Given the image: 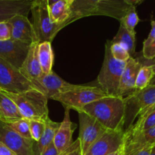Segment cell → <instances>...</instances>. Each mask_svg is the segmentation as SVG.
<instances>
[{"mask_svg":"<svg viewBox=\"0 0 155 155\" xmlns=\"http://www.w3.org/2000/svg\"><path fill=\"white\" fill-rule=\"evenodd\" d=\"M81 110L95 118L106 130L124 131L126 102L122 97L107 95L87 104Z\"/></svg>","mask_w":155,"mask_h":155,"instance_id":"obj_1","label":"cell"},{"mask_svg":"<svg viewBox=\"0 0 155 155\" xmlns=\"http://www.w3.org/2000/svg\"><path fill=\"white\" fill-rule=\"evenodd\" d=\"M2 92L15 103L23 118L44 122L49 118L48 98L37 89L22 93Z\"/></svg>","mask_w":155,"mask_h":155,"instance_id":"obj_2","label":"cell"},{"mask_svg":"<svg viewBox=\"0 0 155 155\" xmlns=\"http://www.w3.org/2000/svg\"><path fill=\"white\" fill-rule=\"evenodd\" d=\"M110 44V41L108 40L105 44L104 59L97 77V83L108 95L118 96L117 91L127 61H119L112 57Z\"/></svg>","mask_w":155,"mask_h":155,"instance_id":"obj_3","label":"cell"},{"mask_svg":"<svg viewBox=\"0 0 155 155\" xmlns=\"http://www.w3.org/2000/svg\"><path fill=\"white\" fill-rule=\"evenodd\" d=\"M30 12L33 18L32 24L39 42H51L62 27L50 21L47 0H32Z\"/></svg>","mask_w":155,"mask_h":155,"instance_id":"obj_4","label":"cell"},{"mask_svg":"<svg viewBox=\"0 0 155 155\" xmlns=\"http://www.w3.org/2000/svg\"><path fill=\"white\" fill-rule=\"evenodd\" d=\"M107 95L100 87L83 85L80 89L65 93L56 94L52 96L50 99L60 102L65 108L73 109L78 112L87 104Z\"/></svg>","mask_w":155,"mask_h":155,"instance_id":"obj_5","label":"cell"},{"mask_svg":"<svg viewBox=\"0 0 155 155\" xmlns=\"http://www.w3.org/2000/svg\"><path fill=\"white\" fill-rule=\"evenodd\" d=\"M124 99L126 102L125 132L133 125L135 120L141 112L155 104V85H149L144 89L137 90Z\"/></svg>","mask_w":155,"mask_h":155,"instance_id":"obj_6","label":"cell"},{"mask_svg":"<svg viewBox=\"0 0 155 155\" xmlns=\"http://www.w3.org/2000/svg\"><path fill=\"white\" fill-rule=\"evenodd\" d=\"M36 89L21 71L0 58V90L12 93H22Z\"/></svg>","mask_w":155,"mask_h":155,"instance_id":"obj_7","label":"cell"},{"mask_svg":"<svg viewBox=\"0 0 155 155\" xmlns=\"http://www.w3.org/2000/svg\"><path fill=\"white\" fill-rule=\"evenodd\" d=\"M79 119V136L82 155L87 152L88 148L103 136L106 129L97 120L84 111H78Z\"/></svg>","mask_w":155,"mask_h":155,"instance_id":"obj_8","label":"cell"},{"mask_svg":"<svg viewBox=\"0 0 155 155\" xmlns=\"http://www.w3.org/2000/svg\"><path fill=\"white\" fill-rule=\"evenodd\" d=\"M31 83L36 89L46 95L48 99H50L52 96L56 94L65 93L80 89L83 86V85H74L68 83L53 71L49 74H43Z\"/></svg>","mask_w":155,"mask_h":155,"instance_id":"obj_9","label":"cell"},{"mask_svg":"<svg viewBox=\"0 0 155 155\" xmlns=\"http://www.w3.org/2000/svg\"><path fill=\"white\" fill-rule=\"evenodd\" d=\"M0 142L16 155H35L34 141L20 136L2 120H0Z\"/></svg>","mask_w":155,"mask_h":155,"instance_id":"obj_10","label":"cell"},{"mask_svg":"<svg viewBox=\"0 0 155 155\" xmlns=\"http://www.w3.org/2000/svg\"><path fill=\"white\" fill-rule=\"evenodd\" d=\"M123 130H106L87 151L84 155H107L118 151L124 145Z\"/></svg>","mask_w":155,"mask_h":155,"instance_id":"obj_11","label":"cell"},{"mask_svg":"<svg viewBox=\"0 0 155 155\" xmlns=\"http://www.w3.org/2000/svg\"><path fill=\"white\" fill-rule=\"evenodd\" d=\"M30 45L13 39L0 41V58L20 70L28 54Z\"/></svg>","mask_w":155,"mask_h":155,"instance_id":"obj_12","label":"cell"},{"mask_svg":"<svg viewBox=\"0 0 155 155\" xmlns=\"http://www.w3.org/2000/svg\"><path fill=\"white\" fill-rule=\"evenodd\" d=\"M12 27V39L32 45L40 43L33 24L27 16L16 15L9 21Z\"/></svg>","mask_w":155,"mask_h":155,"instance_id":"obj_13","label":"cell"},{"mask_svg":"<svg viewBox=\"0 0 155 155\" xmlns=\"http://www.w3.org/2000/svg\"><path fill=\"white\" fill-rule=\"evenodd\" d=\"M141 67L142 64L138 58L131 57L127 61L117 91L118 96L125 98L136 92L135 81Z\"/></svg>","mask_w":155,"mask_h":155,"instance_id":"obj_14","label":"cell"},{"mask_svg":"<svg viewBox=\"0 0 155 155\" xmlns=\"http://www.w3.org/2000/svg\"><path fill=\"white\" fill-rule=\"evenodd\" d=\"M76 128L77 125L70 118V109L65 108L64 118L53 139V144L59 153L63 152L73 143L72 136Z\"/></svg>","mask_w":155,"mask_h":155,"instance_id":"obj_15","label":"cell"},{"mask_svg":"<svg viewBox=\"0 0 155 155\" xmlns=\"http://www.w3.org/2000/svg\"><path fill=\"white\" fill-rule=\"evenodd\" d=\"M32 0H0V22L9 21L16 15L27 16Z\"/></svg>","mask_w":155,"mask_h":155,"instance_id":"obj_16","label":"cell"},{"mask_svg":"<svg viewBox=\"0 0 155 155\" xmlns=\"http://www.w3.org/2000/svg\"><path fill=\"white\" fill-rule=\"evenodd\" d=\"M131 6L123 0H101L92 13L93 15H103L121 21Z\"/></svg>","mask_w":155,"mask_h":155,"instance_id":"obj_17","label":"cell"},{"mask_svg":"<svg viewBox=\"0 0 155 155\" xmlns=\"http://www.w3.org/2000/svg\"><path fill=\"white\" fill-rule=\"evenodd\" d=\"M38 44L39 43H33L30 45L25 61L19 70L21 74L30 82L39 78L43 74L38 59Z\"/></svg>","mask_w":155,"mask_h":155,"instance_id":"obj_18","label":"cell"},{"mask_svg":"<svg viewBox=\"0 0 155 155\" xmlns=\"http://www.w3.org/2000/svg\"><path fill=\"white\" fill-rule=\"evenodd\" d=\"M49 14L53 24L64 28L68 25L71 18V5L68 0H59L49 5Z\"/></svg>","mask_w":155,"mask_h":155,"instance_id":"obj_19","label":"cell"},{"mask_svg":"<svg viewBox=\"0 0 155 155\" xmlns=\"http://www.w3.org/2000/svg\"><path fill=\"white\" fill-rule=\"evenodd\" d=\"M138 117V120L124 132L125 136H133L155 127V104L141 112Z\"/></svg>","mask_w":155,"mask_h":155,"instance_id":"obj_20","label":"cell"},{"mask_svg":"<svg viewBox=\"0 0 155 155\" xmlns=\"http://www.w3.org/2000/svg\"><path fill=\"white\" fill-rule=\"evenodd\" d=\"M101 0H75L71 5V18L68 24L82 18L92 16V13Z\"/></svg>","mask_w":155,"mask_h":155,"instance_id":"obj_21","label":"cell"},{"mask_svg":"<svg viewBox=\"0 0 155 155\" xmlns=\"http://www.w3.org/2000/svg\"><path fill=\"white\" fill-rule=\"evenodd\" d=\"M0 116H1V120L5 123H11L23 118L15 103L1 90H0Z\"/></svg>","mask_w":155,"mask_h":155,"instance_id":"obj_22","label":"cell"},{"mask_svg":"<svg viewBox=\"0 0 155 155\" xmlns=\"http://www.w3.org/2000/svg\"><path fill=\"white\" fill-rule=\"evenodd\" d=\"M60 124L61 123L51 120L50 117L46 120V127L43 134L38 142H34L33 148H34L35 155H41L44 149L53 142V139Z\"/></svg>","mask_w":155,"mask_h":155,"instance_id":"obj_23","label":"cell"},{"mask_svg":"<svg viewBox=\"0 0 155 155\" xmlns=\"http://www.w3.org/2000/svg\"><path fill=\"white\" fill-rule=\"evenodd\" d=\"M37 54L43 74H49L53 72L54 54L51 42H40L37 47Z\"/></svg>","mask_w":155,"mask_h":155,"instance_id":"obj_24","label":"cell"},{"mask_svg":"<svg viewBox=\"0 0 155 155\" xmlns=\"http://www.w3.org/2000/svg\"><path fill=\"white\" fill-rule=\"evenodd\" d=\"M135 32L129 31L122 24H120L119 28L116 35L113 37L111 42L112 43H120L129 51L131 57H133L135 54Z\"/></svg>","mask_w":155,"mask_h":155,"instance_id":"obj_25","label":"cell"},{"mask_svg":"<svg viewBox=\"0 0 155 155\" xmlns=\"http://www.w3.org/2000/svg\"><path fill=\"white\" fill-rule=\"evenodd\" d=\"M155 72L153 66L142 65L139 72H138L136 81H135L136 90H141V89H143L148 86Z\"/></svg>","mask_w":155,"mask_h":155,"instance_id":"obj_26","label":"cell"},{"mask_svg":"<svg viewBox=\"0 0 155 155\" xmlns=\"http://www.w3.org/2000/svg\"><path fill=\"white\" fill-rule=\"evenodd\" d=\"M140 19L137 14L135 6H131L130 8L127 11L126 15H124L121 21H119L120 24H122L129 31L135 32V28L137 24L139 23Z\"/></svg>","mask_w":155,"mask_h":155,"instance_id":"obj_27","label":"cell"},{"mask_svg":"<svg viewBox=\"0 0 155 155\" xmlns=\"http://www.w3.org/2000/svg\"><path fill=\"white\" fill-rule=\"evenodd\" d=\"M14 131L16 132L18 134L27 139H31V135L30 132V127H29V120L25 118H21L18 120L13 121L11 123H6Z\"/></svg>","mask_w":155,"mask_h":155,"instance_id":"obj_28","label":"cell"},{"mask_svg":"<svg viewBox=\"0 0 155 155\" xmlns=\"http://www.w3.org/2000/svg\"><path fill=\"white\" fill-rule=\"evenodd\" d=\"M29 127L32 139L34 142H38L44 133L46 122L37 120H29Z\"/></svg>","mask_w":155,"mask_h":155,"instance_id":"obj_29","label":"cell"},{"mask_svg":"<svg viewBox=\"0 0 155 155\" xmlns=\"http://www.w3.org/2000/svg\"><path fill=\"white\" fill-rule=\"evenodd\" d=\"M110 51L112 56L119 61H127L131 58L129 51L120 43H112L110 41Z\"/></svg>","mask_w":155,"mask_h":155,"instance_id":"obj_30","label":"cell"},{"mask_svg":"<svg viewBox=\"0 0 155 155\" xmlns=\"http://www.w3.org/2000/svg\"><path fill=\"white\" fill-rule=\"evenodd\" d=\"M12 39V27L9 21L0 22V41Z\"/></svg>","mask_w":155,"mask_h":155,"instance_id":"obj_31","label":"cell"},{"mask_svg":"<svg viewBox=\"0 0 155 155\" xmlns=\"http://www.w3.org/2000/svg\"><path fill=\"white\" fill-rule=\"evenodd\" d=\"M142 58L144 60H152L155 58V39L146 45H143Z\"/></svg>","mask_w":155,"mask_h":155,"instance_id":"obj_32","label":"cell"},{"mask_svg":"<svg viewBox=\"0 0 155 155\" xmlns=\"http://www.w3.org/2000/svg\"><path fill=\"white\" fill-rule=\"evenodd\" d=\"M59 155H82L81 148V142L79 139H76L71 146L68 147L63 152L60 153Z\"/></svg>","mask_w":155,"mask_h":155,"instance_id":"obj_33","label":"cell"},{"mask_svg":"<svg viewBox=\"0 0 155 155\" xmlns=\"http://www.w3.org/2000/svg\"><path fill=\"white\" fill-rule=\"evenodd\" d=\"M150 25H151V30H150V33H149L148 36H147V39L144 41L143 42V45H146L148 43H150L151 41L155 39V21H151L150 22Z\"/></svg>","mask_w":155,"mask_h":155,"instance_id":"obj_34","label":"cell"},{"mask_svg":"<svg viewBox=\"0 0 155 155\" xmlns=\"http://www.w3.org/2000/svg\"><path fill=\"white\" fill-rule=\"evenodd\" d=\"M60 153L58 151V150L56 149V146L53 144V142L51 144L49 145V146H47L46 148L44 149V151H43V153L41 155H59Z\"/></svg>","mask_w":155,"mask_h":155,"instance_id":"obj_35","label":"cell"},{"mask_svg":"<svg viewBox=\"0 0 155 155\" xmlns=\"http://www.w3.org/2000/svg\"><path fill=\"white\" fill-rule=\"evenodd\" d=\"M153 146V145H147V146L144 147L141 149L138 150L133 155H150Z\"/></svg>","mask_w":155,"mask_h":155,"instance_id":"obj_36","label":"cell"},{"mask_svg":"<svg viewBox=\"0 0 155 155\" xmlns=\"http://www.w3.org/2000/svg\"><path fill=\"white\" fill-rule=\"evenodd\" d=\"M0 155H16L6 145L0 142Z\"/></svg>","mask_w":155,"mask_h":155,"instance_id":"obj_37","label":"cell"},{"mask_svg":"<svg viewBox=\"0 0 155 155\" xmlns=\"http://www.w3.org/2000/svg\"><path fill=\"white\" fill-rule=\"evenodd\" d=\"M138 59L142 65H150V66H153V68H155V58L152 59V60H144V59L141 60L140 58Z\"/></svg>","mask_w":155,"mask_h":155,"instance_id":"obj_38","label":"cell"},{"mask_svg":"<svg viewBox=\"0 0 155 155\" xmlns=\"http://www.w3.org/2000/svg\"><path fill=\"white\" fill-rule=\"evenodd\" d=\"M126 4L129 5H133L135 6L136 5L141 3L143 0H123Z\"/></svg>","mask_w":155,"mask_h":155,"instance_id":"obj_39","label":"cell"},{"mask_svg":"<svg viewBox=\"0 0 155 155\" xmlns=\"http://www.w3.org/2000/svg\"><path fill=\"white\" fill-rule=\"evenodd\" d=\"M107 155H125V151H124V145L120 149H119L118 151H115L113 153H111V154H109Z\"/></svg>","mask_w":155,"mask_h":155,"instance_id":"obj_40","label":"cell"},{"mask_svg":"<svg viewBox=\"0 0 155 155\" xmlns=\"http://www.w3.org/2000/svg\"><path fill=\"white\" fill-rule=\"evenodd\" d=\"M153 70H154V72H155V68H153ZM150 86H153V85H155V74H154V76H153V78H152L151 81H150Z\"/></svg>","mask_w":155,"mask_h":155,"instance_id":"obj_41","label":"cell"},{"mask_svg":"<svg viewBox=\"0 0 155 155\" xmlns=\"http://www.w3.org/2000/svg\"><path fill=\"white\" fill-rule=\"evenodd\" d=\"M57 1H59V0H47V2H48V5H50L53 4V3H55Z\"/></svg>","mask_w":155,"mask_h":155,"instance_id":"obj_42","label":"cell"},{"mask_svg":"<svg viewBox=\"0 0 155 155\" xmlns=\"http://www.w3.org/2000/svg\"><path fill=\"white\" fill-rule=\"evenodd\" d=\"M150 155H155V145H153V148H152Z\"/></svg>","mask_w":155,"mask_h":155,"instance_id":"obj_43","label":"cell"},{"mask_svg":"<svg viewBox=\"0 0 155 155\" xmlns=\"http://www.w3.org/2000/svg\"><path fill=\"white\" fill-rule=\"evenodd\" d=\"M74 1H75V0H68V2L70 3V5H71V3H72Z\"/></svg>","mask_w":155,"mask_h":155,"instance_id":"obj_44","label":"cell"},{"mask_svg":"<svg viewBox=\"0 0 155 155\" xmlns=\"http://www.w3.org/2000/svg\"><path fill=\"white\" fill-rule=\"evenodd\" d=\"M0 120H1V116H0Z\"/></svg>","mask_w":155,"mask_h":155,"instance_id":"obj_45","label":"cell"}]
</instances>
